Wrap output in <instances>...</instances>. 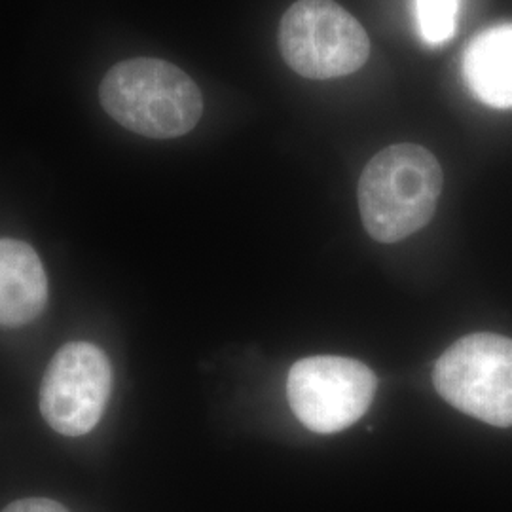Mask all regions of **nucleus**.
Listing matches in <instances>:
<instances>
[{"mask_svg":"<svg viewBox=\"0 0 512 512\" xmlns=\"http://www.w3.org/2000/svg\"><path fill=\"white\" fill-rule=\"evenodd\" d=\"M439 160L420 145H393L378 152L359 181V209L368 236L397 243L433 219L442 194Z\"/></svg>","mask_w":512,"mask_h":512,"instance_id":"f257e3e1","label":"nucleus"},{"mask_svg":"<svg viewBox=\"0 0 512 512\" xmlns=\"http://www.w3.org/2000/svg\"><path fill=\"white\" fill-rule=\"evenodd\" d=\"M101 105L124 128L150 139H175L196 128L203 99L179 67L154 57L114 65L101 82Z\"/></svg>","mask_w":512,"mask_h":512,"instance_id":"f03ea898","label":"nucleus"},{"mask_svg":"<svg viewBox=\"0 0 512 512\" xmlns=\"http://www.w3.org/2000/svg\"><path fill=\"white\" fill-rule=\"evenodd\" d=\"M433 384L440 397L494 427L512 425V340L469 334L442 353Z\"/></svg>","mask_w":512,"mask_h":512,"instance_id":"7ed1b4c3","label":"nucleus"},{"mask_svg":"<svg viewBox=\"0 0 512 512\" xmlns=\"http://www.w3.org/2000/svg\"><path fill=\"white\" fill-rule=\"evenodd\" d=\"M279 50L300 76L329 80L359 71L370 54V40L340 4L298 0L281 19Z\"/></svg>","mask_w":512,"mask_h":512,"instance_id":"20e7f679","label":"nucleus"},{"mask_svg":"<svg viewBox=\"0 0 512 512\" xmlns=\"http://www.w3.org/2000/svg\"><path fill=\"white\" fill-rule=\"evenodd\" d=\"M378 387L376 374L361 361L315 355L294 363L287 395L294 416L313 433L332 435L365 416Z\"/></svg>","mask_w":512,"mask_h":512,"instance_id":"39448f33","label":"nucleus"},{"mask_svg":"<svg viewBox=\"0 0 512 512\" xmlns=\"http://www.w3.org/2000/svg\"><path fill=\"white\" fill-rule=\"evenodd\" d=\"M112 391L107 353L92 342H69L52 357L40 384V414L63 437L92 433Z\"/></svg>","mask_w":512,"mask_h":512,"instance_id":"423d86ee","label":"nucleus"},{"mask_svg":"<svg viewBox=\"0 0 512 512\" xmlns=\"http://www.w3.org/2000/svg\"><path fill=\"white\" fill-rule=\"evenodd\" d=\"M48 277L37 251L19 239L0 238V329H19L42 315Z\"/></svg>","mask_w":512,"mask_h":512,"instance_id":"0eeeda50","label":"nucleus"},{"mask_svg":"<svg viewBox=\"0 0 512 512\" xmlns=\"http://www.w3.org/2000/svg\"><path fill=\"white\" fill-rule=\"evenodd\" d=\"M463 80L476 99L512 109V23L482 31L463 54Z\"/></svg>","mask_w":512,"mask_h":512,"instance_id":"6e6552de","label":"nucleus"},{"mask_svg":"<svg viewBox=\"0 0 512 512\" xmlns=\"http://www.w3.org/2000/svg\"><path fill=\"white\" fill-rule=\"evenodd\" d=\"M459 0H416L420 35L427 44L439 46L456 33Z\"/></svg>","mask_w":512,"mask_h":512,"instance_id":"1a4fd4ad","label":"nucleus"},{"mask_svg":"<svg viewBox=\"0 0 512 512\" xmlns=\"http://www.w3.org/2000/svg\"><path fill=\"white\" fill-rule=\"evenodd\" d=\"M2 512H69L61 503L44 497H27L10 503Z\"/></svg>","mask_w":512,"mask_h":512,"instance_id":"9d476101","label":"nucleus"}]
</instances>
